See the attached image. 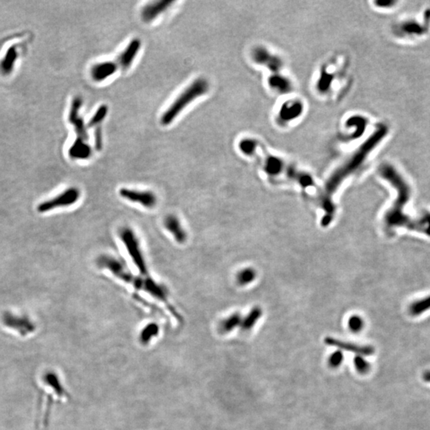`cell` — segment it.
Listing matches in <instances>:
<instances>
[{"mask_svg":"<svg viewBox=\"0 0 430 430\" xmlns=\"http://www.w3.org/2000/svg\"><path fill=\"white\" fill-rule=\"evenodd\" d=\"M118 66L113 62H103L94 65L91 69V77L96 82H104L117 72Z\"/></svg>","mask_w":430,"mask_h":430,"instance_id":"cell-15","label":"cell"},{"mask_svg":"<svg viewBox=\"0 0 430 430\" xmlns=\"http://www.w3.org/2000/svg\"><path fill=\"white\" fill-rule=\"evenodd\" d=\"M120 238L136 267L142 275L147 276L148 265L146 264L145 258L143 256L140 243L137 234H135V232L131 228L124 227L120 232Z\"/></svg>","mask_w":430,"mask_h":430,"instance_id":"cell-4","label":"cell"},{"mask_svg":"<svg viewBox=\"0 0 430 430\" xmlns=\"http://www.w3.org/2000/svg\"><path fill=\"white\" fill-rule=\"evenodd\" d=\"M92 153L93 152L90 145L86 143V140L80 138L76 139L69 150V155L72 159L81 160H86L90 158Z\"/></svg>","mask_w":430,"mask_h":430,"instance_id":"cell-17","label":"cell"},{"mask_svg":"<svg viewBox=\"0 0 430 430\" xmlns=\"http://www.w3.org/2000/svg\"><path fill=\"white\" fill-rule=\"evenodd\" d=\"M303 108L300 102H288L280 108L279 117L282 120L296 119L302 113Z\"/></svg>","mask_w":430,"mask_h":430,"instance_id":"cell-19","label":"cell"},{"mask_svg":"<svg viewBox=\"0 0 430 430\" xmlns=\"http://www.w3.org/2000/svg\"><path fill=\"white\" fill-rule=\"evenodd\" d=\"M141 47V41L139 38L132 40L117 58V66L123 69H128L139 53Z\"/></svg>","mask_w":430,"mask_h":430,"instance_id":"cell-11","label":"cell"},{"mask_svg":"<svg viewBox=\"0 0 430 430\" xmlns=\"http://www.w3.org/2000/svg\"><path fill=\"white\" fill-rule=\"evenodd\" d=\"M82 102L81 98L76 97L72 104L70 113H69V122L75 127L76 133L77 134V138L87 140L88 134L85 126L84 120L79 116L80 108L82 106Z\"/></svg>","mask_w":430,"mask_h":430,"instance_id":"cell-12","label":"cell"},{"mask_svg":"<svg viewBox=\"0 0 430 430\" xmlns=\"http://www.w3.org/2000/svg\"><path fill=\"white\" fill-rule=\"evenodd\" d=\"M131 285H133L136 289L146 292L157 300L166 302L168 300V291L164 286L157 283L155 280L150 277H137L133 276Z\"/></svg>","mask_w":430,"mask_h":430,"instance_id":"cell-8","label":"cell"},{"mask_svg":"<svg viewBox=\"0 0 430 430\" xmlns=\"http://www.w3.org/2000/svg\"><path fill=\"white\" fill-rule=\"evenodd\" d=\"M120 196L124 200L143 207L153 209L157 204V197L151 190H139L130 188H121L119 190Z\"/></svg>","mask_w":430,"mask_h":430,"instance_id":"cell-7","label":"cell"},{"mask_svg":"<svg viewBox=\"0 0 430 430\" xmlns=\"http://www.w3.org/2000/svg\"><path fill=\"white\" fill-rule=\"evenodd\" d=\"M261 315H262V311L260 308L256 307L254 309H252L249 315L241 321V328L245 331L251 329L258 322Z\"/></svg>","mask_w":430,"mask_h":430,"instance_id":"cell-25","label":"cell"},{"mask_svg":"<svg viewBox=\"0 0 430 430\" xmlns=\"http://www.w3.org/2000/svg\"><path fill=\"white\" fill-rule=\"evenodd\" d=\"M379 173L397 190V198L395 203L384 215L385 225L388 229L410 226L411 221L404 213V209L411 199V187L391 164H382L380 167Z\"/></svg>","mask_w":430,"mask_h":430,"instance_id":"cell-1","label":"cell"},{"mask_svg":"<svg viewBox=\"0 0 430 430\" xmlns=\"http://www.w3.org/2000/svg\"><path fill=\"white\" fill-rule=\"evenodd\" d=\"M289 176L293 178V179L297 180L298 183L300 184L303 188H310L311 186H313V179L309 174L302 173V172H297L291 168L289 171Z\"/></svg>","mask_w":430,"mask_h":430,"instance_id":"cell-27","label":"cell"},{"mask_svg":"<svg viewBox=\"0 0 430 430\" xmlns=\"http://www.w3.org/2000/svg\"><path fill=\"white\" fill-rule=\"evenodd\" d=\"M208 90L209 83L205 78H199L194 81L163 113L161 117V124L164 126L172 124L192 102L206 94Z\"/></svg>","mask_w":430,"mask_h":430,"instance_id":"cell-3","label":"cell"},{"mask_svg":"<svg viewBox=\"0 0 430 430\" xmlns=\"http://www.w3.org/2000/svg\"><path fill=\"white\" fill-rule=\"evenodd\" d=\"M159 332V327L155 323H150L146 325L139 335V340L142 344H146L150 342L153 338L155 337Z\"/></svg>","mask_w":430,"mask_h":430,"instance_id":"cell-26","label":"cell"},{"mask_svg":"<svg viewBox=\"0 0 430 430\" xmlns=\"http://www.w3.org/2000/svg\"><path fill=\"white\" fill-rule=\"evenodd\" d=\"M256 272L251 268L241 269L237 275V281L240 285H249L256 278Z\"/></svg>","mask_w":430,"mask_h":430,"instance_id":"cell-28","label":"cell"},{"mask_svg":"<svg viewBox=\"0 0 430 430\" xmlns=\"http://www.w3.org/2000/svg\"><path fill=\"white\" fill-rule=\"evenodd\" d=\"M422 378H423V380L425 382L430 383V371H425L423 373V375H422Z\"/></svg>","mask_w":430,"mask_h":430,"instance_id":"cell-37","label":"cell"},{"mask_svg":"<svg viewBox=\"0 0 430 430\" xmlns=\"http://www.w3.org/2000/svg\"><path fill=\"white\" fill-rule=\"evenodd\" d=\"M430 309V295L422 298L421 300L413 302L409 308V312L413 316H417L423 314Z\"/></svg>","mask_w":430,"mask_h":430,"instance_id":"cell-23","label":"cell"},{"mask_svg":"<svg viewBox=\"0 0 430 430\" xmlns=\"http://www.w3.org/2000/svg\"><path fill=\"white\" fill-rule=\"evenodd\" d=\"M108 108L105 104H102V106H100L97 112L94 113L93 117L91 118L90 120L88 122V127L93 128V127L101 124L105 119L106 116L108 114Z\"/></svg>","mask_w":430,"mask_h":430,"instance_id":"cell-29","label":"cell"},{"mask_svg":"<svg viewBox=\"0 0 430 430\" xmlns=\"http://www.w3.org/2000/svg\"><path fill=\"white\" fill-rule=\"evenodd\" d=\"M239 149L243 154L252 155L256 152L258 143L253 139H243L239 143Z\"/></svg>","mask_w":430,"mask_h":430,"instance_id":"cell-30","label":"cell"},{"mask_svg":"<svg viewBox=\"0 0 430 430\" xmlns=\"http://www.w3.org/2000/svg\"><path fill=\"white\" fill-rule=\"evenodd\" d=\"M325 343L328 346H336L338 348L345 350V351H351L353 353L357 354L358 355H371L375 352V349L371 346H360L357 344H351V343L345 342L342 340H336L334 338L327 337L325 340Z\"/></svg>","mask_w":430,"mask_h":430,"instance_id":"cell-13","label":"cell"},{"mask_svg":"<svg viewBox=\"0 0 430 430\" xmlns=\"http://www.w3.org/2000/svg\"><path fill=\"white\" fill-rule=\"evenodd\" d=\"M163 225L177 242L183 244L187 241L188 233L182 225L181 221L174 214H168L164 218Z\"/></svg>","mask_w":430,"mask_h":430,"instance_id":"cell-10","label":"cell"},{"mask_svg":"<svg viewBox=\"0 0 430 430\" xmlns=\"http://www.w3.org/2000/svg\"><path fill=\"white\" fill-rule=\"evenodd\" d=\"M387 133H388V128L386 126H379L371 134V137H368L366 141L360 146L357 152L351 157V159L333 173L327 182L325 190L328 196L325 198L331 199L330 197L331 194L335 193V190H337V188L340 187L344 179H346L350 174H353L354 172L362 165L370 153L385 138Z\"/></svg>","mask_w":430,"mask_h":430,"instance_id":"cell-2","label":"cell"},{"mask_svg":"<svg viewBox=\"0 0 430 430\" xmlns=\"http://www.w3.org/2000/svg\"><path fill=\"white\" fill-rule=\"evenodd\" d=\"M241 317L239 314L235 313L230 315L229 317L226 318L225 320H223L221 322L219 329L223 333H228L229 331H231L233 329L235 328L236 327L239 326L241 324Z\"/></svg>","mask_w":430,"mask_h":430,"instance_id":"cell-24","label":"cell"},{"mask_svg":"<svg viewBox=\"0 0 430 430\" xmlns=\"http://www.w3.org/2000/svg\"><path fill=\"white\" fill-rule=\"evenodd\" d=\"M252 57L258 64L263 65L270 70L277 72L282 67V62L264 47H256L252 52Z\"/></svg>","mask_w":430,"mask_h":430,"instance_id":"cell-9","label":"cell"},{"mask_svg":"<svg viewBox=\"0 0 430 430\" xmlns=\"http://www.w3.org/2000/svg\"><path fill=\"white\" fill-rule=\"evenodd\" d=\"M395 1H392V0H381V1H377V2H375V4L378 6V7H390L392 6V5L395 4Z\"/></svg>","mask_w":430,"mask_h":430,"instance_id":"cell-36","label":"cell"},{"mask_svg":"<svg viewBox=\"0 0 430 430\" xmlns=\"http://www.w3.org/2000/svg\"><path fill=\"white\" fill-rule=\"evenodd\" d=\"M95 147L97 150H101L103 147V137L101 128H97L95 131Z\"/></svg>","mask_w":430,"mask_h":430,"instance_id":"cell-35","label":"cell"},{"mask_svg":"<svg viewBox=\"0 0 430 430\" xmlns=\"http://www.w3.org/2000/svg\"><path fill=\"white\" fill-rule=\"evenodd\" d=\"M42 382L52 390L57 397H64L67 396V393L62 385L58 375L53 371H47L42 376Z\"/></svg>","mask_w":430,"mask_h":430,"instance_id":"cell-18","label":"cell"},{"mask_svg":"<svg viewBox=\"0 0 430 430\" xmlns=\"http://www.w3.org/2000/svg\"><path fill=\"white\" fill-rule=\"evenodd\" d=\"M268 82L272 88L279 93H286L292 90L291 82L284 76L274 74L269 77Z\"/></svg>","mask_w":430,"mask_h":430,"instance_id":"cell-21","label":"cell"},{"mask_svg":"<svg viewBox=\"0 0 430 430\" xmlns=\"http://www.w3.org/2000/svg\"><path fill=\"white\" fill-rule=\"evenodd\" d=\"M344 360V355L341 351H335L330 356L328 360L329 366L336 368L340 366Z\"/></svg>","mask_w":430,"mask_h":430,"instance_id":"cell-34","label":"cell"},{"mask_svg":"<svg viewBox=\"0 0 430 430\" xmlns=\"http://www.w3.org/2000/svg\"><path fill=\"white\" fill-rule=\"evenodd\" d=\"M2 322L5 327L18 332L22 337L33 333L36 329L35 324L27 315H15L11 311L2 314Z\"/></svg>","mask_w":430,"mask_h":430,"instance_id":"cell-6","label":"cell"},{"mask_svg":"<svg viewBox=\"0 0 430 430\" xmlns=\"http://www.w3.org/2000/svg\"><path fill=\"white\" fill-rule=\"evenodd\" d=\"M413 229H420L426 234H430V214H426L419 222L413 226Z\"/></svg>","mask_w":430,"mask_h":430,"instance_id":"cell-33","label":"cell"},{"mask_svg":"<svg viewBox=\"0 0 430 430\" xmlns=\"http://www.w3.org/2000/svg\"><path fill=\"white\" fill-rule=\"evenodd\" d=\"M354 364L358 372L366 374L370 371L371 365L361 355H356L354 359Z\"/></svg>","mask_w":430,"mask_h":430,"instance_id":"cell-32","label":"cell"},{"mask_svg":"<svg viewBox=\"0 0 430 430\" xmlns=\"http://www.w3.org/2000/svg\"><path fill=\"white\" fill-rule=\"evenodd\" d=\"M428 24L420 25L414 21L401 23L397 27V31L401 35H421L428 30Z\"/></svg>","mask_w":430,"mask_h":430,"instance_id":"cell-20","label":"cell"},{"mask_svg":"<svg viewBox=\"0 0 430 430\" xmlns=\"http://www.w3.org/2000/svg\"><path fill=\"white\" fill-rule=\"evenodd\" d=\"M348 327L354 333H358L360 331H362L364 327V321L362 318L359 315H352L351 317L349 318Z\"/></svg>","mask_w":430,"mask_h":430,"instance_id":"cell-31","label":"cell"},{"mask_svg":"<svg viewBox=\"0 0 430 430\" xmlns=\"http://www.w3.org/2000/svg\"><path fill=\"white\" fill-rule=\"evenodd\" d=\"M97 263L100 267L107 269L117 278L120 277L125 271L124 265L120 262V260L110 255H102L97 259Z\"/></svg>","mask_w":430,"mask_h":430,"instance_id":"cell-16","label":"cell"},{"mask_svg":"<svg viewBox=\"0 0 430 430\" xmlns=\"http://www.w3.org/2000/svg\"><path fill=\"white\" fill-rule=\"evenodd\" d=\"M81 192L77 188H69L61 194L40 203L37 207L39 213L51 211L56 208L67 207L73 205L79 199Z\"/></svg>","mask_w":430,"mask_h":430,"instance_id":"cell-5","label":"cell"},{"mask_svg":"<svg viewBox=\"0 0 430 430\" xmlns=\"http://www.w3.org/2000/svg\"><path fill=\"white\" fill-rule=\"evenodd\" d=\"M172 3L173 2L170 0H161L150 2L146 5L142 10V18L145 22H153L158 16L167 11Z\"/></svg>","mask_w":430,"mask_h":430,"instance_id":"cell-14","label":"cell"},{"mask_svg":"<svg viewBox=\"0 0 430 430\" xmlns=\"http://www.w3.org/2000/svg\"><path fill=\"white\" fill-rule=\"evenodd\" d=\"M284 163L277 157L269 156L265 159V170L269 175H277L282 172Z\"/></svg>","mask_w":430,"mask_h":430,"instance_id":"cell-22","label":"cell"}]
</instances>
